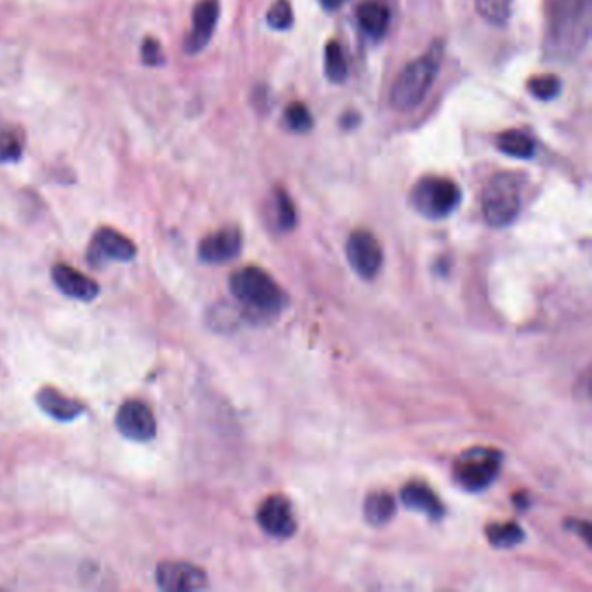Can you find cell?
<instances>
[{"label":"cell","mask_w":592,"mask_h":592,"mask_svg":"<svg viewBox=\"0 0 592 592\" xmlns=\"http://www.w3.org/2000/svg\"><path fill=\"white\" fill-rule=\"evenodd\" d=\"M462 202V190L452 179L426 176L410 191V204L428 219H445L457 211Z\"/></svg>","instance_id":"obj_5"},{"label":"cell","mask_w":592,"mask_h":592,"mask_svg":"<svg viewBox=\"0 0 592 592\" xmlns=\"http://www.w3.org/2000/svg\"><path fill=\"white\" fill-rule=\"evenodd\" d=\"M346 256L351 268L367 280L374 278L381 270L382 247L370 231L358 230L351 233L346 244Z\"/></svg>","instance_id":"obj_10"},{"label":"cell","mask_w":592,"mask_h":592,"mask_svg":"<svg viewBox=\"0 0 592 592\" xmlns=\"http://www.w3.org/2000/svg\"><path fill=\"white\" fill-rule=\"evenodd\" d=\"M277 204V221L282 230H292L296 226L297 216L294 202L290 200L289 193L285 190H277L275 193Z\"/></svg>","instance_id":"obj_27"},{"label":"cell","mask_w":592,"mask_h":592,"mask_svg":"<svg viewBox=\"0 0 592 592\" xmlns=\"http://www.w3.org/2000/svg\"><path fill=\"white\" fill-rule=\"evenodd\" d=\"M474 7L487 23L502 27L511 18L513 0H474Z\"/></svg>","instance_id":"obj_21"},{"label":"cell","mask_w":592,"mask_h":592,"mask_svg":"<svg viewBox=\"0 0 592 592\" xmlns=\"http://www.w3.org/2000/svg\"><path fill=\"white\" fill-rule=\"evenodd\" d=\"M527 89L533 98L540 99V101H551V99L560 96L563 82L554 73L535 75V77L528 80Z\"/></svg>","instance_id":"obj_23"},{"label":"cell","mask_w":592,"mask_h":592,"mask_svg":"<svg viewBox=\"0 0 592 592\" xmlns=\"http://www.w3.org/2000/svg\"><path fill=\"white\" fill-rule=\"evenodd\" d=\"M495 145L499 148V152L504 153L507 157L521 158L527 160L535 155V141H533L527 132L520 131V129H507V131L500 132Z\"/></svg>","instance_id":"obj_18"},{"label":"cell","mask_w":592,"mask_h":592,"mask_svg":"<svg viewBox=\"0 0 592 592\" xmlns=\"http://www.w3.org/2000/svg\"><path fill=\"white\" fill-rule=\"evenodd\" d=\"M488 542L499 549H509V547L518 546L525 533L516 523H494L487 528Z\"/></svg>","instance_id":"obj_22"},{"label":"cell","mask_w":592,"mask_h":592,"mask_svg":"<svg viewBox=\"0 0 592 592\" xmlns=\"http://www.w3.org/2000/svg\"><path fill=\"white\" fill-rule=\"evenodd\" d=\"M402 500L405 506L424 513L431 520H440L443 516V506L435 492L424 483H408L402 490Z\"/></svg>","instance_id":"obj_17"},{"label":"cell","mask_w":592,"mask_h":592,"mask_svg":"<svg viewBox=\"0 0 592 592\" xmlns=\"http://www.w3.org/2000/svg\"><path fill=\"white\" fill-rule=\"evenodd\" d=\"M396 502L391 495L386 492H377L370 494L365 500L363 513L370 525H386L393 516H395Z\"/></svg>","instance_id":"obj_19"},{"label":"cell","mask_w":592,"mask_h":592,"mask_svg":"<svg viewBox=\"0 0 592 592\" xmlns=\"http://www.w3.org/2000/svg\"><path fill=\"white\" fill-rule=\"evenodd\" d=\"M502 466V454L490 447L466 450L455 461L454 478L459 487L468 492H481L494 483Z\"/></svg>","instance_id":"obj_6"},{"label":"cell","mask_w":592,"mask_h":592,"mask_svg":"<svg viewBox=\"0 0 592 592\" xmlns=\"http://www.w3.org/2000/svg\"><path fill=\"white\" fill-rule=\"evenodd\" d=\"M323 66H325V77L332 84H343L348 79V63L344 58L343 49L337 44L336 40L327 42Z\"/></svg>","instance_id":"obj_20"},{"label":"cell","mask_w":592,"mask_h":592,"mask_svg":"<svg viewBox=\"0 0 592 592\" xmlns=\"http://www.w3.org/2000/svg\"><path fill=\"white\" fill-rule=\"evenodd\" d=\"M157 586L167 592L202 591L209 584L207 573L188 561H165L155 572Z\"/></svg>","instance_id":"obj_9"},{"label":"cell","mask_w":592,"mask_h":592,"mask_svg":"<svg viewBox=\"0 0 592 592\" xmlns=\"http://www.w3.org/2000/svg\"><path fill=\"white\" fill-rule=\"evenodd\" d=\"M244 238L242 233L235 226L221 228L200 242L198 245V257L202 263L224 264L230 263L231 259L242 252Z\"/></svg>","instance_id":"obj_11"},{"label":"cell","mask_w":592,"mask_h":592,"mask_svg":"<svg viewBox=\"0 0 592 592\" xmlns=\"http://www.w3.org/2000/svg\"><path fill=\"white\" fill-rule=\"evenodd\" d=\"M115 426L120 435L131 441H150L157 435V421L152 408L139 400L122 403L115 415Z\"/></svg>","instance_id":"obj_8"},{"label":"cell","mask_w":592,"mask_h":592,"mask_svg":"<svg viewBox=\"0 0 592 592\" xmlns=\"http://www.w3.org/2000/svg\"><path fill=\"white\" fill-rule=\"evenodd\" d=\"M356 18L363 32L372 39L379 40L388 32L391 13L389 7L381 0H363L356 9Z\"/></svg>","instance_id":"obj_16"},{"label":"cell","mask_w":592,"mask_h":592,"mask_svg":"<svg viewBox=\"0 0 592 592\" xmlns=\"http://www.w3.org/2000/svg\"><path fill=\"white\" fill-rule=\"evenodd\" d=\"M266 21L273 30H278V32L292 28L294 9H292L290 0H275L266 13Z\"/></svg>","instance_id":"obj_26"},{"label":"cell","mask_w":592,"mask_h":592,"mask_svg":"<svg viewBox=\"0 0 592 592\" xmlns=\"http://www.w3.org/2000/svg\"><path fill=\"white\" fill-rule=\"evenodd\" d=\"M285 122L289 125V129L294 132H308L311 131V127L315 124L313 115H311L310 108L301 103V101H294L285 108Z\"/></svg>","instance_id":"obj_25"},{"label":"cell","mask_w":592,"mask_h":592,"mask_svg":"<svg viewBox=\"0 0 592 592\" xmlns=\"http://www.w3.org/2000/svg\"><path fill=\"white\" fill-rule=\"evenodd\" d=\"M591 39V0H547V53L554 58H573Z\"/></svg>","instance_id":"obj_1"},{"label":"cell","mask_w":592,"mask_h":592,"mask_svg":"<svg viewBox=\"0 0 592 592\" xmlns=\"http://www.w3.org/2000/svg\"><path fill=\"white\" fill-rule=\"evenodd\" d=\"M443 51H445V44L436 40L435 44L429 47L428 53L408 63L396 77L389 96L391 106L396 112L415 110L426 99L440 72Z\"/></svg>","instance_id":"obj_2"},{"label":"cell","mask_w":592,"mask_h":592,"mask_svg":"<svg viewBox=\"0 0 592 592\" xmlns=\"http://www.w3.org/2000/svg\"><path fill=\"white\" fill-rule=\"evenodd\" d=\"M51 277H53L54 285L66 297H72V299L84 301V303H91L99 296L98 283L94 282L93 278L80 273L77 268L68 266V264H54Z\"/></svg>","instance_id":"obj_14"},{"label":"cell","mask_w":592,"mask_h":592,"mask_svg":"<svg viewBox=\"0 0 592 592\" xmlns=\"http://www.w3.org/2000/svg\"><path fill=\"white\" fill-rule=\"evenodd\" d=\"M136 254H138V249L131 238L125 237L120 231L103 226L94 233L93 242L87 252V259L94 268H101L108 261L127 263V261L134 259Z\"/></svg>","instance_id":"obj_7"},{"label":"cell","mask_w":592,"mask_h":592,"mask_svg":"<svg viewBox=\"0 0 592 592\" xmlns=\"http://www.w3.org/2000/svg\"><path fill=\"white\" fill-rule=\"evenodd\" d=\"M323 9L325 11H337L339 7H343L346 4V0H320Z\"/></svg>","instance_id":"obj_29"},{"label":"cell","mask_w":592,"mask_h":592,"mask_svg":"<svg viewBox=\"0 0 592 592\" xmlns=\"http://www.w3.org/2000/svg\"><path fill=\"white\" fill-rule=\"evenodd\" d=\"M23 138L13 125L0 124V164L14 162L23 153Z\"/></svg>","instance_id":"obj_24"},{"label":"cell","mask_w":592,"mask_h":592,"mask_svg":"<svg viewBox=\"0 0 592 592\" xmlns=\"http://www.w3.org/2000/svg\"><path fill=\"white\" fill-rule=\"evenodd\" d=\"M230 290L250 313L273 315L282 308L283 297L277 283L256 266L235 271L230 278Z\"/></svg>","instance_id":"obj_3"},{"label":"cell","mask_w":592,"mask_h":592,"mask_svg":"<svg viewBox=\"0 0 592 592\" xmlns=\"http://www.w3.org/2000/svg\"><path fill=\"white\" fill-rule=\"evenodd\" d=\"M259 527L271 537L287 539L296 532V518L292 513L289 500L282 495H271L264 500L257 511Z\"/></svg>","instance_id":"obj_12"},{"label":"cell","mask_w":592,"mask_h":592,"mask_svg":"<svg viewBox=\"0 0 592 592\" xmlns=\"http://www.w3.org/2000/svg\"><path fill=\"white\" fill-rule=\"evenodd\" d=\"M219 0H200L193 9L191 18V30L185 40V49L188 54H197L205 49L209 40L214 35L219 21Z\"/></svg>","instance_id":"obj_13"},{"label":"cell","mask_w":592,"mask_h":592,"mask_svg":"<svg viewBox=\"0 0 592 592\" xmlns=\"http://www.w3.org/2000/svg\"><path fill=\"white\" fill-rule=\"evenodd\" d=\"M143 61H145L146 65L157 66L162 63V49H160V44H158L157 40L153 39H146L145 44H143Z\"/></svg>","instance_id":"obj_28"},{"label":"cell","mask_w":592,"mask_h":592,"mask_svg":"<svg viewBox=\"0 0 592 592\" xmlns=\"http://www.w3.org/2000/svg\"><path fill=\"white\" fill-rule=\"evenodd\" d=\"M35 400H37V405H39L42 412H46L49 417H53V419L60 422L75 421L86 410L84 403L63 395L60 389L49 388V386L40 389Z\"/></svg>","instance_id":"obj_15"},{"label":"cell","mask_w":592,"mask_h":592,"mask_svg":"<svg viewBox=\"0 0 592 592\" xmlns=\"http://www.w3.org/2000/svg\"><path fill=\"white\" fill-rule=\"evenodd\" d=\"M521 179L511 172H499L481 193L483 218L494 228L513 223L521 211Z\"/></svg>","instance_id":"obj_4"}]
</instances>
